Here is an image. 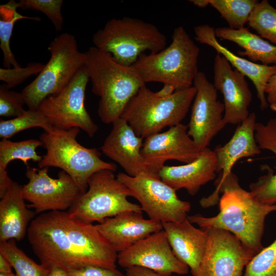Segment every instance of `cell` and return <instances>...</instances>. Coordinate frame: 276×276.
I'll list each match as a JSON object with an SVG mask.
<instances>
[{"mask_svg": "<svg viewBox=\"0 0 276 276\" xmlns=\"http://www.w3.org/2000/svg\"><path fill=\"white\" fill-rule=\"evenodd\" d=\"M29 242L40 264L69 272L95 266L116 268L118 253L96 225L80 221L68 212L40 214L30 223Z\"/></svg>", "mask_w": 276, "mask_h": 276, "instance_id": "obj_1", "label": "cell"}, {"mask_svg": "<svg viewBox=\"0 0 276 276\" xmlns=\"http://www.w3.org/2000/svg\"><path fill=\"white\" fill-rule=\"evenodd\" d=\"M215 190L199 203L208 208L219 202V213L207 217L197 214L188 216L187 219L202 229L221 228L235 235L256 255L263 247L262 238L266 216L276 211V204L268 205L257 201L249 191L239 185L238 178L232 171L221 180L216 179Z\"/></svg>", "mask_w": 276, "mask_h": 276, "instance_id": "obj_2", "label": "cell"}, {"mask_svg": "<svg viewBox=\"0 0 276 276\" xmlns=\"http://www.w3.org/2000/svg\"><path fill=\"white\" fill-rule=\"evenodd\" d=\"M85 55L91 90L99 97L98 114L103 123L112 124L146 84L133 66L119 63L109 53L92 47Z\"/></svg>", "mask_w": 276, "mask_h": 276, "instance_id": "obj_3", "label": "cell"}, {"mask_svg": "<svg viewBox=\"0 0 276 276\" xmlns=\"http://www.w3.org/2000/svg\"><path fill=\"white\" fill-rule=\"evenodd\" d=\"M200 49L182 26L173 31L171 44L155 53L142 54L132 65L144 82L173 85L176 90L192 87L199 72Z\"/></svg>", "mask_w": 276, "mask_h": 276, "instance_id": "obj_4", "label": "cell"}, {"mask_svg": "<svg viewBox=\"0 0 276 276\" xmlns=\"http://www.w3.org/2000/svg\"><path fill=\"white\" fill-rule=\"evenodd\" d=\"M196 93L191 87L176 90L167 97L157 96L145 85L127 105L122 118L139 136L146 139L166 127L181 123Z\"/></svg>", "mask_w": 276, "mask_h": 276, "instance_id": "obj_5", "label": "cell"}, {"mask_svg": "<svg viewBox=\"0 0 276 276\" xmlns=\"http://www.w3.org/2000/svg\"><path fill=\"white\" fill-rule=\"evenodd\" d=\"M80 129L54 128L43 132L39 137L45 154L38 163L40 168L53 167L67 173L84 193L88 188V181L95 173L102 170H117V165L104 161L96 148H88L79 144L77 137Z\"/></svg>", "mask_w": 276, "mask_h": 276, "instance_id": "obj_6", "label": "cell"}, {"mask_svg": "<svg viewBox=\"0 0 276 276\" xmlns=\"http://www.w3.org/2000/svg\"><path fill=\"white\" fill-rule=\"evenodd\" d=\"M92 40L95 47L127 66H132L145 52L157 53L167 44L166 37L156 26L130 17L111 18Z\"/></svg>", "mask_w": 276, "mask_h": 276, "instance_id": "obj_7", "label": "cell"}, {"mask_svg": "<svg viewBox=\"0 0 276 276\" xmlns=\"http://www.w3.org/2000/svg\"><path fill=\"white\" fill-rule=\"evenodd\" d=\"M50 58L36 78L21 91L28 109L37 110L47 97L61 91L84 66L85 52H80L75 36L67 33L50 43Z\"/></svg>", "mask_w": 276, "mask_h": 276, "instance_id": "obj_8", "label": "cell"}, {"mask_svg": "<svg viewBox=\"0 0 276 276\" xmlns=\"http://www.w3.org/2000/svg\"><path fill=\"white\" fill-rule=\"evenodd\" d=\"M113 171L102 170L88 181V188L68 211L74 218L86 223H100L120 213L143 212L139 204L129 201L127 187L116 177Z\"/></svg>", "mask_w": 276, "mask_h": 276, "instance_id": "obj_9", "label": "cell"}, {"mask_svg": "<svg viewBox=\"0 0 276 276\" xmlns=\"http://www.w3.org/2000/svg\"><path fill=\"white\" fill-rule=\"evenodd\" d=\"M117 178L129 189L149 219L164 222H181L187 219L191 203L181 200L176 190L159 177L146 173L131 176L120 172Z\"/></svg>", "mask_w": 276, "mask_h": 276, "instance_id": "obj_10", "label": "cell"}, {"mask_svg": "<svg viewBox=\"0 0 276 276\" xmlns=\"http://www.w3.org/2000/svg\"><path fill=\"white\" fill-rule=\"evenodd\" d=\"M89 81L85 66L59 93L50 96L39 105L41 112L54 128H78L93 137L98 130L85 107L86 86Z\"/></svg>", "mask_w": 276, "mask_h": 276, "instance_id": "obj_11", "label": "cell"}, {"mask_svg": "<svg viewBox=\"0 0 276 276\" xmlns=\"http://www.w3.org/2000/svg\"><path fill=\"white\" fill-rule=\"evenodd\" d=\"M49 168L37 169L26 166L28 182L21 186L22 195L35 212L64 211L73 205L83 193L74 179L65 171L58 173V177H51Z\"/></svg>", "mask_w": 276, "mask_h": 276, "instance_id": "obj_12", "label": "cell"}, {"mask_svg": "<svg viewBox=\"0 0 276 276\" xmlns=\"http://www.w3.org/2000/svg\"><path fill=\"white\" fill-rule=\"evenodd\" d=\"M196 93L191 106L188 133L201 152L225 126L224 106L218 100L217 90L203 72L195 77Z\"/></svg>", "mask_w": 276, "mask_h": 276, "instance_id": "obj_13", "label": "cell"}, {"mask_svg": "<svg viewBox=\"0 0 276 276\" xmlns=\"http://www.w3.org/2000/svg\"><path fill=\"white\" fill-rule=\"evenodd\" d=\"M203 229L208 242L199 276H242L255 254L228 231L214 227Z\"/></svg>", "mask_w": 276, "mask_h": 276, "instance_id": "obj_14", "label": "cell"}, {"mask_svg": "<svg viewBox=\"0 0 276 276\" xmlns=\"http://www.w3.org/2000/svg\"><path fill=\"white\" fill-rule=\"evenodd\" d=\"M117 263L126 269L141 267L162 276H170L173 273L186 274L189 268L174 254L164 229L118 253Z\"/></svg>", "mask_w": 276, "mask_h": 276, "instance_id": "obj_15", "label": "cell"}, {"mask_svg": "<svg viewBox=\"0 0 276 276\" xmlns=\"http://www.w3.org/2000/svg\"><path fill=\"white\" fill-rule=\"evenodd\" d=\"M200 152L188 133V125L182 123L148 136L142 148L144 159L158 175L167 161L190 163L196 159Z\"/></svg>", "mask_w": 276, "mask_h": 276, "instance_id": "obj_16", "label": "cell"}, {"mask_svg": "<svg viewBox=\"0 0 276 276\" xmlns=\"http://www.w3.org/2000/svg\"><path fill=\"white\" fill-rule=\"evenodd\" d=\"M223 95V123L238 125L249 115L248 108L252 96L245 76L233 70L229 63L219 54L215 57L214 84Z\"/></svg>", "mask_w": 276, "mask_h": 276, "instance_id": "obj_17", "label": "cell"}, {"mask_svg": "<svg viewBox=\"0 0 276 276\" xmlns=\"http://www.w3.org/2000/svg\"><path fill=\"white\" fill-rule=\"evenodd\" d=\"M112 124V129L101 147L102 153L118 164L129 176L146 173L159 177L142 156L144 139L137 135L122 117Z\"/></svg>", "mask_w": 276, "mask_h": 276, "instance_id": "obj_18", "label": "cell"}, {"mask_svg": "<svg viewBox=\"0 0 276 276\" xmlns=\"http://www.w3.org/2000/svg\"><path fill=\"white\" fill-rule=\"evenodd\" d=\"M142 213L125 212L106 218L96 226L104 239L119 253L163 229L161 222L145 219Z\"/></svg>", "mask_w": 276, "mask_h": 276, "instance_id": "obj_19", "label": "cell"}, {"mask_svg": "<svg viewBox=\"0 0 276 276\" xmlns=\"http://www.w3.org/2000/svg\"><path fill=\"white\" fill-rule=\"evenodd\" d=\"M195 39L201 44L213 48L235 70L249 78L254 84L262 110L268 108L265 90L270 78L276 73V65L258 64L237 55L222 45L218 40L215 29L209 25L197 26L194 28Z\"/></svg>", "mask_w": 276, "mask_h": 276, "instance_id": "obj_20", "label": "cell"}, {"mask_svg": "<svg viewBox=\"0 0 276 276\" xmlns=\"http://www.w3.org/2000/svg\"><path fill=\"white\" fill-rule=\"evenodd\" d=\"M216 171L214 152L208 147L191 163L179 166L165 165L159 175L163 181L175 190L183 189L194 196L202 186L215 179Z\"/></svg>", "mask_w": 276, "mask_h": 276, "instance_id": "obj_21", "label": "cell"}, {"mask_svg": "<svg viewBox=\"0 0 276 276\" xmlns=\"http://www.w3.org/2000/svg\"><path fill=\"white\" fill-rule=\"evenodd\" d=\"M162 225L175 256L191 269L193 276H199L207 245L206 232L195 227L187 219Z\"/></svg>", "mask_w": 276, "mask_h": 276, "instance_id": "obj_22", "label": "cell"}, {"mask_svg": "<svg viewBox=\"0 0 276 276\" xmlns=\"http://www.w3.org/2000/svg\"><path fill=\"white\" fill-rule=\"evenodd\" d=\"M256 115L251 112L238 125L231 139L224 145L213 150L216 158L217 179L221 180L232 172L235 164L240 159L254 156L261 153L255 138Z\"/></svg>", "mask_w": 276, "mask_h": 276, "instance_id": "obj_23", "label": "cell"}, {"mask_svg": "<svg viewBox=\"0 0 276 276\" xmlns=\"http://www.w3.org/2000/svg\"><path fill=\"white\" fill-rule=\"evenodd\" d=\"M22 197L21 186L14 182L0 201V241H20L36 213L29 210Z\"/></svg>", "mask_w": 276, "mask_h": 276, "instance_id": "obj_24", "label": "cell"}, {"mask_svg": "<svg viewBox=\"0 0 276 276\" xmlns=\"http://www.w3.org/2000/svg\"><path fill=\"white\" fill-rule=\"evenodd\" d=\"M255 138L261 149L268 150L276 155V118L266 124L257 122ZM267 172L249 185V192L259 202L265 204H276V173L268 166H264Z\"/></svg>", "mask_w": 276, "mask_h": 276, "instance_id": "obj_25", "label": "cell"}, {"mask_svg": "<svg viewBox=\"0 0 276 276\" xmlns=\"http://www.w3.org/2000/svg\"><path fill=\"white\" fill-rule=\"evenodd\" d=\"M217 38L233 42L244 51H238L240 56H246L250 61L262 64L276 65V45L251 32L247 28L234 29L229 27L215 29Z\"/></svg>", "mask_w": 276, "mask_h": 276, "instance_id": "obj_26", "label": "cell"}, {"mask_svg": "<svg viewBox=\"0 0 276 276\" xmlns=\"http://www.w3.org/2000/svg\"><path fill=\"white\" fill-rule=\"evenodd\" d=\"M18 2L11 0L0 6V48L3 54V65L5 68L20 67L10 48V39L15 23L20 19L39 21L38 17L27 16L17 12Z\"/></svg>", "mask_w": 276, "mask_h": 276, "instance_id": "obj_27", "label": "cell"}, {"mask_svg": "<svg viewBox=\"0 0 276 276\" xmlns=\"http://www.w3.org/2000/svg\"><path fill=\"white\" fill-rule=\"evenodd\" d=\"M42 146L41 141L37 139L19 142L2 139L0 142V169L6 170L8 165L15 159L21 160L26 166L29 160L39 163L42 156L38 154L36 149Z\"/></svg>", "mask_w": 276, "mask_h": 276, "instance_id": "obj_28", "label": "cell"}, {"mask_svg": "<svg viewBox=\"0 0 276 276\" xmlns=\"http://www.w3.org/2000/svg\"><path fill=\"white\" fill-rule=\"evenodd\" d=\"M0 254L10 263L16 276H48L50 272L26 255L17 246L15 240L0 241Z\"/></svg>", "mask_w": 276, "mask_h": 276, "instance_id": "obj_29", "label": "cell"}, {"mask_svg": "<svg viewBox=\"0 0 276 276\" xmlns=\"http://www.w3.org/2000/svg\"><path fill=\"white\" fill-rule=\"evenodd\" d=\"M258 2L257 0H208L209 5L217 10L228 27L234 29L244 27Z\"/></svg>", "mask_w": 276, "mask_h": 276, "instance_id": "obj_30", "label": "cell"}, {"mask_svg": "<svg viewBox=\"0 0 276 276\" xmlns=\"http://www.w3.org/2000/svg\"><path fill=\"white\" fill-rule=\"evenodd\" d=\"M33 127H40L45 132L54 128L38 109H28L21 115L10 120H1L0 137L8 139L17 133Z\"/></svg>", "mask_w": 276, "mask_h": 276, "instance_id": "obj_31", "label": "cell"}, {"mask_svg": "<svg viewBox=\"0 0 276 276\" xmlns=\"http://www.w3.org/2000/svg\"><path fill=\"white\" fill-rule=\"evenodd\" d=\"M248 26L276 45V9L267 0L258 2L247 22Z\"/></svg>", "mask_w": 276, "mask_h": 276, "instance_id": "obj_32", "label": "cell"}, {"mask_svg": "<svg viewBox=\"0 0 276 276\" xmlns=\"http://www.w3.org/2000/svg\"><path fill=\"white\" fill-rule=\"evenodd\" d=\"M242 276H276V239L252 258Z\"/></svg>", "mask_w": 276, "mask_h": 276, "instance_id": "obj_33", "label": "cell"}, {"mask_svg": "<svg viewBox=\"0 0 276 276\" xmlns=\"http://www.w3.org/2000/svg\"><path fill=\"white\" fill-rule=\"evenodd\" d=\"M19 8L43 13L51 20L57 31L61 30L63 18L61 13L62 0H20Z\"/></svg>", "mask_w": 276, "mask_h": 276, "instance_id": "obj_34", "label": "cell"}, {"mask_svg": "<svg viewBox=\"0 0 276 276\" xmlns=\"http://www.w3.org/2000/svg\"><path fill=\"white\" fill-rule=\"evenodd\" d=\"M22 94L10 90L6 84L0 86V116L2 117H16L26 110Z\"/></svg>", "mask_w": 276, "mask_h": 276, "instance_id": "obj_35", "label": "cell"}, {"mask_svg": "<svg viewBox=\"0 0 276 276\" xmlns=\"http://www.w3.org/2000/svg\"><path fill=\"white\" fill-rule=\"evenodd\" d=\"M44 64L38 62L29 63L25 67L0 68V80L5 82L11 89L20 84L33 75L38 74Z\"/></svg>", "mask_w": 276, "mask_h": 276, "instance_id": "obj_36", "label": "cell"}, {"mask_svg": "<svg viewBox=\"0 0 276 276\" xmlns=\"http://www.w3.org/2000/svg\"><path fill=\"white\" fill-rule=\"evenodd\" d=\"M68 276H126L117 268L90 266L67 272Z\"/></svg>", "mask_w": 276, "mask_h": 276, "instance_id": "obj_37", "label": "cell"}, {"mask_svg": "<svg viewBox=\"0 0 276 276\" xmlns=\"http://www.w3.org/2000/svg\"><path fill=\"white\" fill-rule=\"evenodd\" d=\"M268 106L276 112V73L269 80L265 90Z\"/></svg>", "mask_w": 276, "mask_h": 276, "instance_id": "obj_38", "label": "cell"}, {"mask_svg": "<svg viewBox=\"0 0 276 276\" xmlns=\"http://www.w3.org/2000/svg\"><path fill=\"white\" fill-rule=\"evenodd\" d=\"M13 181L9 177L7 170L0 169V198H2L10 188Z\"/></svg>", "mask_w": 276, "mask_h": 276, "instance_id": "obj_39", "label": "cell"}, {"mask_svg": "<svg viewBox=\"0 0 276 276\" xmlns=\"http://www.w3.org/2000/svg\"><path fill=\"white\" fill-rule=\"evenodd\" d=\"M126 276H162L151 270L137 266L126 269Z\"/></svg>", "mask_w": 276, "mask_h": 276, "instance_id": "obj_40", "label": "cell"}, {"mask_svg": "<svg viewBox=\"0 0 276 276\" xmlns=\"http://www.w3.org/2000/svg\"><path fill=\"white\" fill-rule=\"evenodd\" d=\"M176 90V89L173 85L169 84H164L160 89L155 93L158 97H167L172 95Z\"/></svg>", "mask_w": 276, "mask_h": 276, "instance_id": "obj_41", "label": "cell"}, {"mask_svg": "<svg viewBox=\"0 0 276 276\" xmlns=\"http://www.w3.org/2000/svg\"><path fill=\"white\" fill-rule=\"evenodd\" d=\"M12 266L8 260L0 254V273H10L12 272Z\"/></svg>", "mask_w": 276, "mask_h": 276, "instance_id": "obj_42", "label": "cell"}, {"mask_svg": "<svg viewBox=\"0 0 276 276\" xmlns=\"http://www.w3.org/2000/svg\"><path fill=\"white\" fill-rule=\"evenodd\" d=\"M48 276H68L67 272L60 268H55L50 270Z\"/></svg>", "mask_w": 276, "mask_h": 276, "instance_id": "obj_43", "label": "cell"}, {"mask_svg": "<svg viewBox=\"0 0 276 276\" xmlns=\"http://www.w3.org/2000/svg\"><path fill=\"white\" fill-rule=\"evenodd\" d=\"M190 2L199 8H204L209 5L208 0H191Z\"/></svg>", "mask_w": 276, "mask_h": 276, "instance_id": "obj_44", "label": "cell"}, {"mask_svg": "<svg viewBox=\"0 0 276 276\" xmlns=\"http://www.w3.org/2000/svg\"><path fill=\"white\" fill-rule=\"evenodd\" d=\"M0 276H16L15 273L13 272L10 273H0Z\"/></svg>", "mask_w": 276, "mask_h": 276, "instance_id": "obj_45", "label": "cell"}]
</instances>
